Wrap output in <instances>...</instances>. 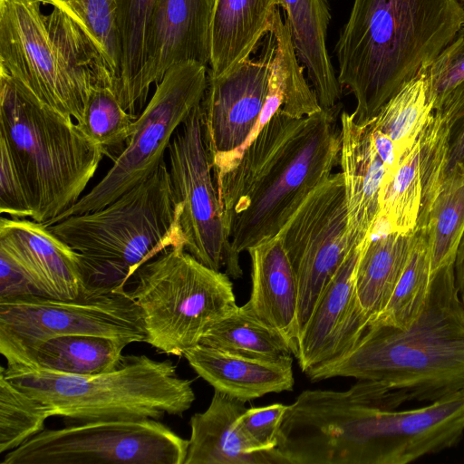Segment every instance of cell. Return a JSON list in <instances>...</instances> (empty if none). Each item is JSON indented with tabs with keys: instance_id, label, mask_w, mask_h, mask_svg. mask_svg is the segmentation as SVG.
Here are the masks:
<instances>
[{
	"instance_id": "obj_1",
	"label": "cell",
	"mask_w": 464,
	"mask_h": 464,
	"mask_svg": "<svg viewBox=\"0 0 464 464\" xmlns=\"http://www.w3.org/2000/svg\"><path fill=\"white\" fill-rule=\"evenodd\" d=\"M338 107L304 117L278 109L215 176L226 234L240 254L276 237L339 164Z\"/></svg>"
},
{
	"instance_id": "obj_2",
	"label": "cell",
	"mask_w": 464,
	"mask_h": 464,
	"mask_svg": "<svg viewBox=\"0 0 464 464\" xmlns=\"http://www.w3.org/2000/svg\"><path fill=\"white\" fill-rule=\"evenodd\" d=\"M304 373L311 382H379L406 401L432 402L464 389V308L454 264L431 274L424 309L409 327L371 322L347 352Z\"/></svg>"
},
{
	"instance_id": "obj_3",
	"label": "cell",
	"mask_w": 464,
	"mask_h": 464,
	"mask_svg": "<svg viewBox=\"0 0 464 464\" xmlns=\"http://www.w3.org/2000/svg\"><path fill=\"white\" fill-rule=\"evenodd\" d=\"M463 25L458 0H354L335 52L338 82L356 101L355 122L374 118Z\"/></svg>"
},
{
	"instance_id": "obj_4",
	"label": "cell",
	"mask_w": 464,
	"mask_h": 464,
	"mask_svg": "<svg viewBox=\"0 0 464 464\" xmlns=\"http://www.w3.org/2000/svg\"><path fill=\"white\" fill-rule=\"evenodd\" d=\"M179 218L164 160L105 207L46 227L80 254L88 290H125L142 265L169 247H183Z\"/></svg>"
},
{
	"instance_id": "obj_5",
	"label": "cell",
	"mask_w": 464,
	"mask_h": 464,
	"mask_svg": "<svg viewBox=\"0 0 464 464\" xmlns=\"http://www.w3.org/2000/svg\"><path fill=\"white\" fill-rule=\"evenodd\" d=\"M37 0H0V70L41 102L83 120L91 90H111L112 75L91 37L58 8Z\"/></svg>"
},
{
	"instance_id": "obj_6",
	"label": "cell",
	"mask_w": 464,
	"mask_h": 464,
	"mask_svg": "<svg viewBox=\"0 0 464 464\" xmlns=\"http://www.w3.org/2000/svg\"><path fill=\"white\" fill-rule=\"evenodd\" d=\"M0 137L30 195L34 221L47 225L78 202L104 154L71 117L0 70Z\"/></svg>"
},
{
	"instance_id": "obj_7",
	"label": "cell",
	"mask_w": 464,
	"mask_h": 464,
	"mask_svg": "<svg viewBox=\"0 0 464 464\" xmlns=\"http://www.w3.org/2000/svg\"><path fill=\"white\" fill-rule=\"evenodd\" d=\"M14 385L38 399L51 416L75 422L181 416L196 396L170 360L123 355L113 371L94 375L53 372L23 365L1 366Z\"/></svg>"
},
{
	"instance_id": "obj_8",
	"label": "cell",
	"mask_w": 464,
	"mask_h": 464,
	"mask_svg": "<svg viewBox=\"0 0 464 464\" xmlns=\"http://www.w3.org/2000/svg\"><path fill=\"white\" fill-rule=\"evenodd\" d=\"M128 295L140 310L146 341L162 353L183 356L237 306L233 284L182 246H172L142 265Z\"/></svg>"
},
{
	"instance_id": "obj_9",
	"label": "cell",
	"mask_w": 464,
	"mask_h": 464,
	"mask_svg": "<svg viewBox=\"0 0 464 464\" xmlns=\"http://www.w3.org/2000/svg\"><path fill=\"white\" fill-rule=\"evenodd\" d=\"M88 334L145 343L140 308L126 290H86L75 299L28 295L0 299V353L23 364L47 339Z\"/></svg>"
},
{
	"instance_id": "obj_10",
	"label": "cell",
	"mask_w": 464,
	"mask_h": 464,
	"mask_svg": "<svg viewBox=\"0 0 464 464\" xmlns=\"http://www.w3.org/2000/svg\"><path fill=\"white\" fill-rule=\"evenodd\" d=\"M208 71L206 65L195 62L172 66L156 84L125 149L104 177L76 204L44 226L102 208L151 175L164 160L175 131L201 103Z\"/></svg>"
},
{
	"instance_id": "obj_11",
	"label": "cell",
	"mask_w": 464,
	"mask_h": 464,
	"mask_svg": "<svg viewBox=\"0 0 464 464\" xmlns=\"http://www.w3.org/2000/svg\"><path fill=\"white\" fill-rule=\"evenodd\" d=\"M188 447L160 420H94L44 429L1 464H184Z\"/></svg>"
},
{
	"instance_id": "obj_12",
	"label": "cell",
	"mask_w": 464,
	"mask_h": 464,
	"mask_svg": "<svg viewBox=\"0 0 464 464\" xmlns=\"http://www.w3.org/2000/svg\"><path fill=\"white\" fill-rule=\"evenodd\" d=\"M169 172L179 208L184 249L198 261L233 279L241 278L239 254L227 239L223 211L197 106L175 131L168 148Z\"/></svg>"
},
{
	"instance_id": "obj_13",
	"label": "cell",
	"mask_w": 464,
	"mask_h": 464,
	"mask_svg": "<svg viewBox=\"0 0 464 464\" xmlns=\"http://www.w3.org/2000/svg\"><path fill=\"white\" fill-rule=\"evenodd\" d=\"M276 38L266 36L257 57L211 76L200 103L204 143L214 177L229 166L260 129L282 108L281 97L269 92Z\"/></svg>"
},
{
	"instance_id": "obj_14",
	"label": "cell",
	"mask_w": 464,
	"mask_h": 464,
	"mask_svg": "<svg viewBox=\"0 0 464 464\" xmlns=\"http://www.w3.org/2000/svg\"><path fill=\"white\" fill-rule=\"evenodd\" d=\"M277 237L296 275L301 330L325 285L355 247L348 239L343 173H332L319 184L290 217Z\"/></svg>"
},
{
	"instance_id": "obj_15",
	"label": "cell",
	"mask_w": 464,
	"mask_h": 464,
	"mask_svg": "<svg viewBox=\"0 0 464 464\" xmlns=\"http://www.w3.org/2000/svg\"><path fill=\"white\" fill-rule=\"evenodd\" d=\"M446 126L431 114L411 148L386 183L376 227L400 233L426 229L431 203L442 180Z\"/></svg>"
},
{
	"instance_id": "obj_16",
	"label": "cell",
	"mask_w": 464,
	"mask_h": 464,
	"mask_svg": "<svg viewBox=\"0 0 464 464\" xmlns=\"http://www.w3.org/2000/svg\"><path fill=\"white\" fill-rule=\"evenodd\" d=\"M362 244L347 255L299 332L295 356L303 372L343 354L369 324L355 292V271Z\"/></svg>"
},
{
	"instance_id": "obj_17",
	"label": "cell",
	"mask_w": 464,
	"mask_h": 464,
	"mask_svg": "<svg viewBox=\"0 0 464 464\" xmlns=\"http://www.w3.org/2000/svg\"><path fill=\"white\" fill-rule=\"evenodd\" d=\"M214 0H157L145 35L141 91L161 81L174 65L210 60Z\"/></svg>"
},
{
	"instance_id": "obj_18",
	"label": "cell",
	"mask_w": 464,
	"mask_h": 464,
	"mask_svg": "<svg viewBox=\"0 0 464 464\" xmlns=\"http://www.w3.org/2000/svg\"><path fill=\"white\" fill-rule=\"evenodd\" d=\"M0 250L25 272L43 295L70 300L87 290L80 254L43 223L2 217Z\"/></svg>"
},
{
	"instance_id": "obj_19",
	"label": "cell",
	"mask_w": 464,
	"mask_h": 464,
	"mask_svg": "<svg viewBox=\"0 0 464 464\" xmlns=\"http://www.w3.org/2000/svg\"><path fill=\"white\" fill-rule=\"evenodd\" d=\"M340 125L348 239L352 246H357L372 237L381 213L382 190L392 175L374 149L367 123L359 125L353 113L343 111Z\"/></svg>"
},
{
	"instance_id": "obj_20",
	"label": "cell",
	"mask_w": 464,
	"mask_h": 464,
	"mask_svg": "<svg viewBox=\"0 0 464 464\" xmlns=\"http://www.w3.org/2000/svg\"><path fill=\"white\" fill-rule=\"evenodd\" d=\"M183 357L214 390L246 402L294 388L291 355L256 359L198 343L187 350Z\"/></svg>"
},
{
	"instance_id": "obj_21",
	"label": "cell",
	"mask_w": 464,
	"mask_h": 464,
	"mask_svg": "<svg viewBox=\"0 0 464 464\" xmlns=\"http://www.w3.org/2000/svg\"><path fill=\"white\" fill-rule=\"evenodd\" d=\"M247 252L252 264L248 302L260 319L286 337L295 353L300 330L298 285L283 244L276 236Z\"/></svg>"
},
{
	"instance_id": "obj_22",
	"label": "cell",
	"mask_w": 464,
	"mask_h": 464,
	"mask_svg": "<svg viewBox=\"0 0 464 464\" xmlns=\"http://www.w3.org/2000/svg\"><path fill=\"white\" fill-rule=\"evenodd\" d=\"M246 401L214 390L206 411L189 420L184 464H286L276 449L250 453L236 429Z\"/></svg>"
},
{
	"instance_id": "obj_23",
	"label": "cell",
	"mask_w": 464,
	"mask_h": 464,
	"mask_svg": "<svg viewBox=\"0 0 464 464\" xmlns=\"http://www.w3.org/2000/svg\"><path fill=\"white\" fill-rule=\"evenodd\" d=\"M279 0H214L210 23L211 76L249 59L271 32Z\"/></svg>"
},
{
	"instance_id": "obj_24",
	"label": "cell",
	"mask_w": 464,
	"mask_h": 464,
	"mask_svg": "<svg viewBox=\"0 0 464 464\" xmlns=\"http://www.w3.org/2000/svg\"><path fill=\"white\" fill-rule=\"evenodd\" d=\"M290 24L300 63L307 69L312 87L322 109L337 107L342 87L326 47L331 19L325 0H279Z\"/></svg>"
},
{
	"instance_id": "obj_25",
	"label": "cell",
	"mask_w": 464,
	"mask_h": 464,
	"mask_svg": "<svg viewBox=\"0 0 464 464\" xmlns=\"http://www.w3.org/2000/svg\"><path fill=\"white\" fill-rule=\"evenodd\" d=\"M414 240L415 231L374 228L372 237L363 242L355 271V292L369 323L389 302Z\"/></svg>"
},
{
	"instance_id": "obj_26",
	"label": "cell",
	"mask_w": 464,
	"mask_h": 464,
	"mask_svg": "<svg viewBox=\"0 0 464 464\" xmlns=\"http://www.w3.org/2000/svg\"><path fill=\"white\" fill-rule=\"evenodd\" d=\"M157 0H114L119 71L112 90L122 107L139 117L147 99L141 91L144 43Z\"/></svg>"
},
{
	"instance_id": "obj_27",
	"label": "cell",
	"mask_w": 464,
	"mask_h": 464,
	"mask_svg": "<svg viewBox=\"0 0 464 464\" xmlns=\"http://www.w3.org/2000/svg\"><path fill=\"white\" fill-rule=\"evenodd\" d=\"M129 344L124 340L96 335H61L38 344L18 365L75 375L104 373L120 365L122 351Z\"/></svg>"
},
{
	"instance_id": "obj_28",
	"label": "cell",
	"mask_w": 464,
	"mask_h": 464,
	"mask_svg": "<svg viewBox=\"0 0 464 464\" xmlns=\"http://www.w3.org/2000/svg\"><path fill=\"white\" fill-rule=\"evenodd\" d=\"M199 343L256 359L275 360L295 354L293 344L260 319L248 301L209 328Z\"/></svg>"
},
{
	"instance_id": "obj_29",
	"label": "cell",
	"mask_w": 464,
	"mask_h": 464,
	"mask_svg": "<svg viewBox=\"0 0 464 464\" xmlns=\"http://www.w3.org/2000/svg\"><path fill=\"white\" fill-rule=\"evenodd\" d=\"M464 233V176L443 179L431 203L426 235L430 274L454 264Z\"/></svg>"
},
{
	"instance_id": "obj_30",
	"label": "cell",
	"mask_w": 464,
	"mask_h": 464,
	"mask_svg": "<svg viewBox=\"0 0 464 464\" xmlns=\"http://www.w3.org/2000/svg\"><path fill=\"white\" fill-rule=\"evenodd\" d=\"M425 67L404 83L369 121L394 141L402 157L418 139L433 110L427 97Z\"/></svg>"
},
{
	"instance_id": "obj_31",
	"label": "cell",
	"mask_w": 464,
	"mask_h": 464,
	"mask_svg": "<svg viewBox=\"0 0 464 464\" xmlns=\"http://www.w3.org/2000/svg\"><path fill=\"white\" fill-rule=\"evenodd\" d=\"M430 279L426 229H417L408 261L391 298L382 312L371 322L409 327L424 309Z\"/></svg>"
},
{
	"instance_id": "obj_32",
	"label": "cell",
	"mask_w": 464,
	"mask_h": 464,
	"mask_svg": "<svg viewBox=\"0 0 464 464\" xmlns=\"http://www.w3.org/2000/svg\"><path fill=\"white\" fill-rule=\"evenodd\" d=\"M136 120L110 88L97 85L90 92L83 120L78 125L114 161L133 133Z\"/></svg>"
},
{
	"instance_id": "obj_33",
	"label": "cell",
	"mask_w": 464,
	"mask_h": 464,
	"mask_svg": "<svg viewBox=\"0 0 464 464\" xmlns=\"http://www.w3.org/2000/svg\"><path fill=\"white\" fill-rule=\"evenodd\" d=\"M50 417L44 403L14 385L0 372V453L18 448L43 431Z\"/></svg>"
},
{
	"instance_id": "obj_34",
	"label": "cell",
	"mask_w": 464,
	"mask_h": 464,
	"mask_svg": "<svg viewBox=\"0 0 464 464\" xmlns=\"http://www.w3.org/2000/svg\"><path fill=\"white\" fill-rule=\"evenodd\" d=\"M68 14L94 42L106 60L114 88L119 52L114 25V0H37Z\"/></svg>"
},
{
	"instance_id": "obj_35",
	"label": "cell",
	"mask_w": 464,
	"mask_h": 464,
	"mask_svg": "<svg viewBox=\"0 0 464 464\" xmlns=\"http://www.w3.org/2000/svg\"><path fill=\"white\" fill-rule=\"evenodd\" d=\"M433 110L441 115L446 126L442 179L464 176V81L446 94Z\"/></svg>"
},
{
	"instance_id": "obj_36",
	"label": "cell",
	"mask_w": 464,
	"mask_h": 464,
	"mask_svg": "<svg viewBox=\"0 0 464 464\" xmlns=\"http://www.w3.org/2000/svg\"><path fill=\"white\" fill-rule=\"evenodd\" d=\"M287 405L273 403L247 409L236 420V429L250 453L276 448L277 435Z\"/></svg>"
},
{
	"instance_id": "obj_37",
	"label": "cell",
	"mask_w": 464,
	"mask_h": 464,
	"mask_svg": "<svg viewBox=\"0 0 464 464\" xmlns=\"http://www.w3.org/2000/svg\"><path fill=\"white\" fill-rule=\"evenodd\" d=\"M464 81V29L425 67L428 102L434 107Z\"/></svg>"
},
{
	"instance_id": "obj_38",
	"label": "cell",
	"mask_w": 464,
	"mask_h": 464,
	"mask_svg": "<svg viewBox=\"0 0 464 464\" xmlns=\"http://www.w3.org/2000/svg\"><path fill=\"white\" fill-rule=\"evenodd\" d=\"M0 211L15 218L33 216L24 178L3 137H0Z\"/></svg>"
},
{
	"instance_id": "obj_39",
	"label": "cell",
	"mask_w": 464,
	"mask_h": 464,
	"mask_svg": "<svg viewBox=\"0 0 464 464\" xmlns=\"http://www.w3.org/2000/svg\"><path fill=\"white\" fill-rule=\"evenodd\" d=\"M28 295L41 294L25 272L5 252L0 250V299Z\"/></svg>"
},
{
	"instance_id": "obj_40",
	"label": "cell",
	"mask_w": 464,
	"mask_h": 464,
	"mask_svg": "<svg viewBox=\"0 0 464 464\" xmlns=\"http://www.w3.org/2000/svg\"><path fill=\"white\" fill-rule=\"evenodd\" d=\"M367 124L371 130L374 149L392 175L399 166L402 155L390 137L373 128L370 122H367Z\"/></svg>"
},
{
	"instance_id": "obj_41",
	"label": "cell",
	"mask_w": 464,
	"mask_h": 464,
	"mask_svg": "<svg viewBox=\"0 0 464 464\" xmlns=\"http://www.w3.org/2000/svg\"><path fill=\"white\" fill-rule=\"evenodd\" d=\"M455 285L464 308V233L459 241L454 261Z\"/></svg>"
},
{
	"instance_id": "obj_42",
	"label": "cell",
	"mask_w": 464,
	"mask_h": 464,
	"mask_svg": "<svg viewBox=\"0 0 464 464\" xmlns=\"http://www.w3.org/2000/svg\"><path fill=\"white\" fill-rule=\"evenodd\" d=\"M458 1L464 5V0H458Z\"/></svg>"
}]
</instances>
